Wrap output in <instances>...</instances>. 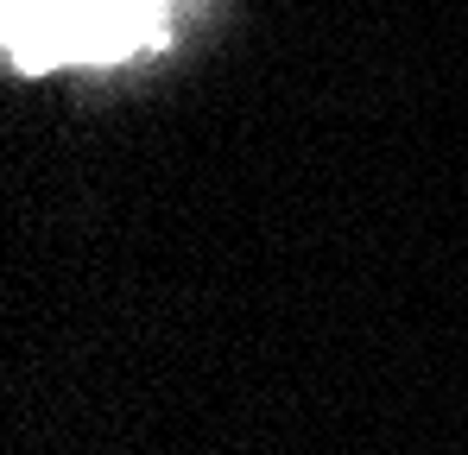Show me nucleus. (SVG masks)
Returning a JSON list of instances; mask_svg holds the SVG:
<instances>
[{
  "mask_svg": "<svg viewBox=\"0 0 468 455\" xmlns=\"http://www.w3.org/2000/svg\"><path fill=\"white\" fill-rule=\"evenodd\" d=\"M0 38L13 70L121 64L165 38V0H6Z\"/></svg>",
  "mask_w": 468,
  "mask_h": 455,
  "instance_id": "f257e3e1",
  "label": "nucleus"
}]
</instances>
